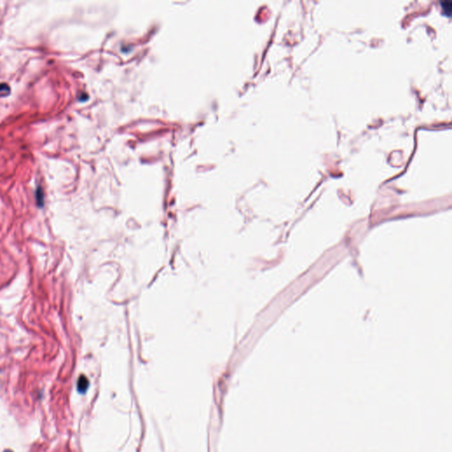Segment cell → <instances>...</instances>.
<instances>
[{
	"instance_id": "6da1fadb",
	"label": "cell",
	"mask_w": 452,
	"mask_h": 452,
	"mask_svg": "<svg viewBox=\"0 0 452 452\" xmlns=\"http://www.w3.org/2000/svg\"><path fill=\"white\" fill-rule=\"evenodd\" d=\"M89 387V381L85 376H80L77 381V390L79 394H85Z\"/></svg>"
},
{
	"instance_id": "7a4b0ae2",
	"label": "cell",
	"mask_w": 452,
	"mask_h": 452,
	"mask_svg": "<svg viewBox=\"0 0 452 452\" xmlns=\"http://www.w3.org/2000/svg\"><path fill=\"white\" fill-rule=\"evenodd\" d=\"M36 203L40 208L44 207V190L41 187H37L36 192Z\"/></svg>"
},
{
	"instance_id": "3957f363",
	"label": "cell",
	"mask_w": 452,
	"mask_h": 452,
	"mask_svg": "<svg viewBox=\"0 0 452 452\" xmlns=\"http://www.w3.org/2000/svg\"><path fill=\"white\" fill-rule=\"evenodd\" d=\"M442 6H443V9L445 10V14L449 16L451 15V13H452V2H449V1L443 2Z\"/></svg>"
},
{
	"instance_id": "277c9868",
	"label": "cell",
	"mask_w": 452,
	"mask_h": 452,
	"mask_svg": "<svg viewBox=\"0 0 452 452\" xmlns=\"http://www.w3.org/2000/svg\"><path fill=\"white\" fill-rule=\"evenodd\" d=\"M10 88L8 87L7 84H0V92H9Z\"/></svg>"
},
{
	"instance_id": "5b68a950",
	"label": "cell",
	"mask_w": 452,
	"mask_h": 452,
	"mask_svg": "<svg viewBox=\"0 0 452 452\" xmlns=\"http://www.w3.org/2000/svg\"><path fill=\"white\" fill-rule=\"evenodd\" d=\"M4 452H12L11 450H4Z\"/></svg>"
}]
</instances>
